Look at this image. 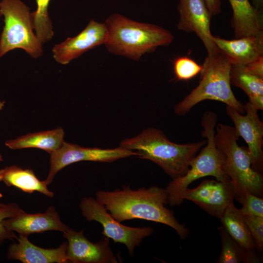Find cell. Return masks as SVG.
I'll list each match as a JSON object with an SVG mask.
<instances>
[{"label": "cell", "instance_id": "cell-1", "mask_svg": "<svg viewBox=\"0 0 263 263\" xmlns=\"http://www.w3.org/2000/svg\"><path fill=\"white\" fill-rule=\"evenodd\" d=\"M96 199L119 222L138 219L161 223L174 229L182 239L189 231L176 220L173 212L165 207L168 199L165 188L152 186L136 190L124 186L113 191L100 190Z\"/></svg>", "mask_w": 263, "mask_h": 263}, {"label": "cell", "instance_id": "cell-2", "mask_svg": "<svg viewBox=\"0 0 263 263\" xmlns=\"http://www.w3.org/2000/svg\"><path fill=\"white\" fill-rule=\"evenodd\" d=\"M105 24L108 30L105 45L108 51L134 60L158 47L169 45L174 39L169 31L160 26L139 22L117 13L108 18Z\"/></svg>", "mask_w": 263, "mask_h": 263}, {"label": "cell", "instance_id": "cell-3", "mask_svg": "<svg viewBox=\"0 0 263 263\" xmlns=\"http://www.w3.org/2000/svg\"><path fill=\"white\" fill-rule=\"evenodd\" d=\"M206 143L176 144L161 131L150 128L136 137L123 140L120 147L137 152L138 158L151 161L174 179L188 172L191 161Z\"/></svg>", "mask_w": 263, "mask_h": 263}, {"label": "cell", "instance_id": "cell-4", "mask_svg": "<svg viewBox=\"0 0 263 263\" xmlns=\"http://www.w3.org/2000/svg\"><path fill=\"white\" fill-rule=\"evenodd\" d=\"M217 121V116L213 112L207 111L202 116V136L207 139V145L191 161L188 172L182 176L172 179L166 187L168 204L170 206H178L183 203L184 194L189 185L199 178L210 176L218 181L231 182L223 169L224 154L215 142Z\"/></svg>", "mask_w": 263, "mask_h": 263}, {"label": "cell", "instance_id": "cell-5", "mask_svg": "<svg viewBox=\"0 0 263 263\" xmlns=\"http://www.w3.org/2000/svg\"><path fill=\"white\" fill-rule=\"evenodd\" d=\"M202 66L198 85L176 104L175 113L185 115L195 105L206 100L223 102L244 113V105L237 99L231 88V64L227 58L219 51L215 54L207 55Z\"/></svg>", "mask_w": 263, "mask_h": 263}, {"label": "cell", "instance_id": "cell-6", "mask_svg": "<svg viewBox=\"0 0 263 263\" xmlns=\"http://www.w3.org/2000/svg\"><path fill=\"white\" fill-rule=\"evenodd\" d=\"M215 128L216 144L224 154L223 169L233 186L234 199L240 203L246 192L262 197L263 176L252 167L248 147L238 145L234 127L219 123Z\"/></svg>", "mask_w": 263, "mask_h": 263}, {"label": "cell", "instance_id": "cell-7", "mask_svg": "<svg viewBox=\"0 0 263 263\" xmlns=\"http://www.w3.org/2000/svg\"><path fill=\"white\" fill-rule=\"evenodd\" d=\"M4 26L0 35V58L15 49L24 50L34 58L43 54L42 43L33 32L32 13L20 0H1L0 17Z\"/></svg>", "mask_w": 263, "mask_h": 263}, {"label": "cell", "instance_id": "cell-8", "mask_svg": "<svg viewBox=\"0 0 263 263\" xmlns=\"http://www.w3.org/2000/svg\"><path fill=\"white\" fill-rule=\"evenodd\" d=\"M79 207L87 221L99 223L103 227L102 233L104 237L112 239L114 243L124 244L130 256L133 255L135 248L140 245L143 239L153 232L151 227H131L121 224L108 212L100 203L92 197L83 198Z\"/></svg>", "mask_w": 263, "mask_h": 263}, {"label": "cell", "instance_id": "cell-9", "mask_svg": "<svg viewBox=\"0 0 263 263\" xmlns=\"http://www.w3.org/2000/svg\"><path fill=\"white\" fill-rule=\"evenodd\" d=\"M135 151L120 147L113 149L85 148L64 141L61 146L50 154V169L46 178L43 180L48 186L56 174L71 164L82 161L112 162L131 156H138Z\"/></svg>", "mask_w": 263, "mask_h": 263}, {"label": "cell", "instance_id": "cell-10", "mask_svg": "<svg viewBox=\"0 0 263 263\" xmlns=\"http://www.w3.org/2000/svg\"><path fill=\"white\" fill-rule=\"evenodd\" d=\"M246 113L243 115L226 106V113L234 125L236 133L248 145L252 167L262 173L263 169V123L259 118L258 109L248 102L244 105Z\"/></svg>", "mask_w": 263, "mask_h": 263}, {"label": "cell", "instance_id": "cell-11", "mask_svg": "<svg viewBox=\"0 0 263 263\" xmlns=\"http://www.w3.org/2000/svg\"><path fill=\"white\" fill-rule=\"evenodd\" d=\"M63 234L67 241L66 255L68 263H118L110 246L109 238L104 237L99 242L93 243L84 236L83 230L77 231L71 228Z\"/></svg>", "mask_w": 263, "mask_h": 263}, {"label": "cell", "instance_id": "cell-12", "mask_svg": "<svg viewBox=\"0 0 263 263\" xmlns=\"http://www.w3.org/2000/svg\"><path fill=\"white\" fill-rule=\"evenodd\" d=\"M234 199L231 182L214 180H204L194 188H188L183 199L188 200L200 207L209 215L220 219Z\"/></svg>", "mask_w": 263, "mask_h": 263}, {"label": "cell", "instance_id": "cell-13", "mask_svg": "<svg viewBox=\"0 0 263 263\" xmlns=\"http://www.w3.org/2000/svg\"><path fill=\"white\" fill-rule=\"evenodd\" d=\"M179 30L194 32L203 42L207 55L215 54L219 50L210 32L211 15L205 0H179Z\"/></svg>", "mask_w": 263, "mask_h": 263}, {"label": "cell", "instance_id": "cell-14", "mask_svg": "<svg viewBox=\"0 0 263 263\" xmlns=\"http://www.w3.org/2000/svg\"><path fill=\"white\" fill-rule=\"evenodd\" d=\"M107 39L105 23L92 20L77 35L56 44L52 49L54 58L60 64H68L85 52L105 44Z\"/></svg>", "mask_w": 263, "mask_h": 263}, {"label": "cell", "instance_id": "cell-15", "mask_svg": "<svg viewBox=\"0 0 263 263\" xmlns=\"http://www.w3.org/2000/svg\"><path fill=\"white\" fill-rule=\"evenodd\" d=\"M3 225L19 235H29L55 230L64 232L70 227L60 219L54 206L49 207L44 213H27L24 210L19 214L4 219Z\"/></svg>", "mask_w": 263, "mask_h": 263}, {"label": "cell", "instance_id": "cell-16", "mask_svg": "<svg viewBox=\"0 0 263 263\" xmlns=\"http://www.w3.org/2000/svg\"><path fill=\"white\" fill-rule=\"evenodd\" d=\"M17 243L11 244L7 257L23 263H66L67 242H64L56 248H43L32 243L27 236L19 235Z\"/></svg>", "mask_w": 263, "mask_h": 263}, {"label": "cell", "instance_id": "cell-17", "mask_svg": "<svg viewBox=\"0 0 263 263\" xmlns=\"http://www.w3.org/2000/svg\"><path fill=\"white\" fill-rule=\"evenodd\" d=\"M213 39L231 65H245L263 56V32L233 40L217 36Z\"/></svg>", "mask_w": 263, "mask_h": 263}, {"label": "cell", "instance_id": "cell-18", "mask_svg": "<svg viewBox=\"0 0 263 263\" xmlns=\"http://www.w3.org/2000/svg\"><path fill=\"white\" fill-rule=\"evenodd\" d=\"M233 11L232 26L236 38L263 32L262 14L249 0H228Z\"/></svg>", "mask_w": 263, "mask_h": 263}, {"label": "cell", "instance_id": "cell-19", "mask_svg": "<svg viewBox=\"0 0 263 263\" xmlns=\"http://www.w3.org/2000/svg\"><path fill=\"white\" fill-rule=\"evenodd\" d=\"M0 182L7 187L14 186L26 193L31 194L38 191L49 197L54 196L48 186L43 180H39L30 169H23L16 165L5 167L0 169Z\"/></svg>", "mask_w": 263, "mask_h": 263}, {"label": "cell", "instance_id": "cell-20", "mask_svg": "<svg viewBox=\"0 0 263 263\" xmlns=\"http://www.w3.org/2000/svg\"><path fill=\"white\" fill-rule=\"evenodd\" d=\"M65 133L61 127L53 130L29 133L15 139L8 140L5 145L11 150L37 148L49 154L58 150L64 142Z\"/></svg>", "mask_w": 263, "mask_h": 263}, {"label": "cell", "instance_id": "cell-21", "mask_svg": "<svg viewBox=\"0 0 263 263\" xmlns=\"http://www.w3.org/2000/svg\"><path fill=\"white\" fill-rule=\"evenodd\" d=\"M228 235L244 250L255 252L256 246L249 229L239 209L231 203L220 219Z\"/></svg>", "mask_w": 263, "mask_h": 263}, {"label": "cell", "instance_id": "cell-22", "mask_svg": "<svg viewBox=\"0 0 263 263\" xmlns=\"http://www.w3.org/2000/svg\"><path fill=\"white\" fill-rule=\"evenodd\" d=\"M230 79L231 84L245 92L248 102L258 110L263 109V78L249 73L243 66L231 65Z\"/></svg>", "mask_w": 263, "mask_h": 263}, {"label": "cell", "instance_id": "cell-23", "mask_svg": "<svg viewBox=\"0 0 263 263\" xmlns=\"http://www.w3.org/2000/svg\"><path fill=\"white\" fill-rule=\"evenodd\" d=\"M222 248L217 263H259L260 259L255 252L246 251L241 247L222 226L219 227Z\"/></svg>", "mask_w": 263, "mask_h": 263}, {"label": "cell", "instance_id": "cell-24", "mask_svg": "<svg viewBox=\"0 0 263 263\" xmlns=\"http://www.w3.org/2000/svg\"><path fill=\"white\" fill-rule=\"evenodd\" d=\"M37 9L32 13V22L35 34L42 44L49 41L54 32L49 16L48 8L51 0H35Z\"/></svg>", "mask_w": 263, "mask_h": 263}, {"label": "cell", "instance_id": "cell-25", "mask_svg": "<svg viewBox=\"0 0 263 263\" xmlns=\"http://www.w3.org/2000/svg\"><path fill=\"white\" fill-rule=\"evenodd\" d=\"M203 66L187 56L176 58L173 63L175 77L179 80H189L200 74Z\"/></svg>", "mask_w": 263, "mask_h": 263}, {"label": "cell", "instance_id": "cell-26", "mask_svg": "<svg viewBox=\"0 0 263 263\" xmlns=\"http://www.w3.org/2000/svg\"><path fill=\"white\" fill-rule=\"evenodd\" d=\"M23 211L15 203L4 204L0 206V245L5 240H13L18 238L14 231L4 226L2 222L3 220L15 216Z\"/></svg>", "mask_w": 263, "mask_h": 263}, {"label": "cell", "instance_id": "cell-27", "mask_svg": "<svg viewBox=\"0 0 263 263\" xmlns=\"http://www.w3.org/2000/svg\"><path fill=\"white\" fill-rule=\"evenodd\" d=\"M242 207L239 211L243 215L263 217V199L249 192L245 193L240 202Z\"/></svg>", "mask_w": 263, "mask_h": 263}, {"label": "cell", "instance_id": "cell-28", "mask_svg": "<svg viewBox=\"0 0 263 263\" xmlns=\"http://www.w3.org/2000/svg\"><path fill=\"white\" fill-rule=\"evenodd\" d=\"M243 216L253 238L257 249L261 251L263 248V217Z\"/></svg>", "mask_w": 263, "mask_h": 263}, {"label": "cell", "instance_id": "cell-29", "mask_svg": "<svg viewBox=\"0 0 263 263\" xmlns=\"http://www.w3.org/2000/svg\"><path fill=\"white\" fill-rule=\"evenodd\" d=\"M249 73L263 78V56L245 65H241Z\"/></svg>", "mask_w": 263, "mask_h": 263}, {"label": "cell", "instance_id": "cell-30", "mask_svg": "<svg viewBox=\"0 0 263 263\" xmlns=\"http://www.w3.org/2000/svg\"><path fill=\"white\" fill-rule=\"evenodd\" d=\"M205 1L211 16L221 12V0H205Z\"/></svg>", "mask_w": 263, "mask_h": 263}, {"label": "cell", "instance_id": "cell-31", "mask_svg": "<svg viewBox=\"0 0 263 263\" xmlns=\"http://www.w3.org/2000/svg\"><path fill=\"white\" fill-rule=\"evenodd\" d=\"M253 6L258 10H261L263 6V0H251Z\"/></svg>", "mask_w": 263, "mask_h": 263}, {"label": "cell", "instance_id": "cell-32", "mask_svg": "<svg viewBox=\"0 0 263 263\" xmlns=\"http://www.w3.org/2000/svg\"><path fill=\"white\" fill-rule=\"evenodd\" d=\"M4 105V101H0V111L2 110ZM3 159L2 154L0 152V162L3 161Z\"/></svg>", "mask_w": 263, "mask_h": 263}, {"label": "cell", "instance_id": "cell-33", "mask_svg": "<svg viewBox=\"0 0 263 263\" xmlns=\"http://www.w3.org/2000/svg\"><path fill=\"white\" fill-rule=\"evenodd\" d=\"M2 196V194L0 192V198H1Z\"/></svg>", "mask_w": 263, "mask_h": 263}, {"label": "cell", "instance_id": "cell-34", "mask_svg": "<svg viewBox=\"0 0 263 263\" xmlns=\"http://www.w3.org/2000/svg\"><path fill=\"white\" fill-rule=\"evenodd\" d=\"M4 204H2L0 201V206H2Z\"/></svg>", "mask_w": 263, "mask_h": 263}]
</instances>
